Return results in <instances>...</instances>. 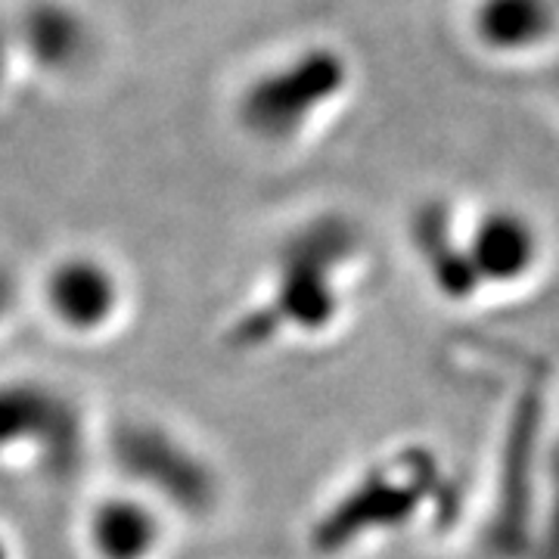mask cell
<instances>
[{
    "mask_svg": "<svg viewBox=\"0 0 559 559\" xmlns=\"http://www.w3.org/2000/svg\"><path fill=\"white\" fill-rule=\"evenodd\" d=\"M364 240L342 215H318L299 224L274 249L255 296L227 326L240 352L277 345H314L336 336L352 318Z\"/></svg>",
    "mask_w": 559,
    "mask_h": 559,
    "instance_id": "cell-1",
    "label": "cell"
},
{
    "mask_svg": "<svg viewBox=\"0 0 559 559\" xmlns=\"http://www.w3.org/2000/svg\"><path fill=\"white\" fill-rule=\"evenodd\" d=\"M448 479L444 463L429 448L407 441L364 463L318 510L308 544L318 557H342L367 544L399 538L423 520L432 495Z\"/></svg>",
    "mask_w": 559,
    "mask_h": 559,
    "instance_id": "cell-2",
    "label": "cell"
},
{
    "mask_svg": "<svg viewBox=\"0 0 559 559\" xmlns=\"http://www.w3.org/2000/svg\"><path fill=\"white\" fill-rule=\"evenodd\" d=\"M103 454L119 485L159 503L178 525H205L224 510V469L171 419L150 411L121 414L103 432Z\"/></svg>",
    "mask_w": 559,
    "mask_h": 559,
    "instance_id": "cell-3",
    "label": "cell"
},
{
    "mask_svg": "<svg viewBox=\"0 0 559 559\" xmlns=\"http://www.w3.org/2000/svg\"><path fill=\"white\" fill-rule=\"evenodd\" d=\"M91 439L87 407L66 382L44 373L0 377V463L69 481L84 469Z\"/></svg>",
    "mask_w": 559,
    "mask_h": 559,
    "instance_id": "cell-4",
    "label": "cell"
},
{
    "mask_svg": "<svg viewBox=\"0 0 559 559\" xmlns=\"http://www.w3.org/2000/svg\"><path fill=\"white\" fill-rule=\"evenodd\" d=\"M40 318L75 342L116 333L131 311V280L119 261L100 249H66L44 264L35 283Z\"/></svg>",
    "mask_w": 559,
    "mask_h": 559,
    "instance_id": "cell-5",
    "label": "cell"
},
{
    "mask_svg": "<svg viewBox=\"0 0 559 559\" xmlns=\"http://www.w3.org/2000/svg\"><path fill=\"white\" fill-rule=\"evenodd\" d=\"M348 66L330 47H311L267 69L240 100L242 128L264 143H289L345 91Z\"/></svg>",
    "mask_w": 559,
    "mask_h": 559,
    "instance_id": "cell-6",
    "label": "cell"
},
{
    "mask_svg": "<svg viewBox=\"0 0 559 559\" xmlns=\"http://www.w3.org/2000/svg\"><path fill=\"white\" fill-rule=\"evenodd\" d=\"M463 249L481 299L522 293L544 271L547 240L525 209L495 202L460 218Z\"/></svg>",
    "mask_w": 559,
    "mask_h": 559,
    "instance_id": "cell-7",
    "label": "cell"
},
{
    "mask_svg": "<svg viewBox=\"0 0 559 559\" xmlns=\"http://www.w3.org/2000/svg\"><path fill=\"white\" fill-rule=\"evenodd\" d=\"M178 522L128 485H112L84 503L79 520L87 559H165Z\"/></svg>",
    "mask_w": 559,
    "mask_h": 559,
    "instance_id": "cell-8",
    "label": "cell"
},
{
    "mask_svg": "<svg viewBox=\"0 0 559 559\" xmlns=\"http://www.w3.org/2000/svg\"><path fill=\"white\" fill-rule=\"evenodd\" d=\"M411 246H414V255L423 267L429 289L444 305L466 308V305L485 301L479 283L473 277L466 249H463L460 218L448 205H441V202L419 205L417 215L411 221Z\"/></svg>",
    "mask_w": 559,
    "mask_h": 559,
    "instance_id": "cell-9",
    "label": "cell"
},
{
    "mask_svg": "<svg viewBox=\"0 0 559 559\" xmlns=\"http://www.w3.org/2000/svg\"><path fill=\"white\" fill-rule=\"evenodd\" d=\"M559 0H476L473 35L495 53L535 50L557 32Z\"/></svg>",
    "mask_w": 559,
    "mask_h": 559,
    "instance_id": "cell-10",
    "label": "cell"
},
{
    "mask_svg": "<svg viewBox=\"0 0 559 559\" xmlns=\"http://www.w3.org/2000/svg\"><path fill=\"white\" fill-rule=\"evenodd\" d=\"M535 559H559V479L547 485V507L538 510L532 554Z\"/></svg>",
    "mask_w": 559,
    "mask_h": 559,
    "instance_id": "cell-11",
    "label": "cell"
},
{
    "mask_svg": "<svg viewBox=\"0 0 559 559\" xmlns=\"http://www.w3.org/2000/svg\"><path fill=\"white\" fill-rule=\"evenodd\" d=\"M22 296H25V286H22L16 267L7 259H0V333L10 326V320L16 318Z\"/></svg>",
    "mask_w": 559,
    "mask_h": 559,
    "instance_id": "cell-12",
    "label": "cell"
},
{
    "mask_svg": "<svg viewBox=\"0 0 559 559\" xmlns=\"http://www.w3.org/2000/svg\"><path fill=\"white\" fill-rule=\"evenodd\" d=\"M0 559H20V547H16V538L0 525Z\"/></svg>",
    "mask_w": 559,
    "mask_h": 559,
    "instance_id": "cell-13",
    "label": "cell"
},
{
    "mask_svg": "<svg viewBox=\"0 0 559 559\" xmlns=\"http://www.w3.org/2000/svg\"><path fill=\"white\" fill-rule=\"evenodd\" d=\"M557 91H559V75H557Z\"/></svg>",
    "mask_w": 559,
    "mask_h": 559,
    "instance_id": "cell-14",
    "label": "cell"
}]
</instances>
